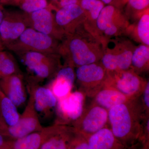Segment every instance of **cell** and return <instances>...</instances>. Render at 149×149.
I'll use <instances>...</instances> for the list:
<instances>
[{
    "mask_svg": "<svg viewBox=\"0 0 149 149\" xmlns=\"http://www.w3.org/2000/svg\"><path fill=\"white\" fill-rule=\"evenodd\" d=\"M104 53L102 43L81 25L60 42L59 55L65 64L74 67L100 61Z\"/></svg>",
    "mask_w": 149,
    "mask_h": 149,
    "instance_id": "6da1fadb",
    "label": "cell"
},
{
    "mask_svg": "<svg viewBox=\"0 0 149 149\" xmlns=\"http://www.w3.org/2000/svg\"><path fill=\"white\" fill-rule=\"evenodd\" d=\"M141 108L136 98H132L108 110L111 130L126 148L137 143L144 133Z\"/></svg>",
    "mask_w": 149,
    "mask_h": 149,
    "instance_id": "7a4b0ae2",
    "label": "cell"
},
{
    "mask_svg": "<svg viewBox=\"0 0 149 149\" xmlns=\"http://www.w3.org/2000/svg\"><path fill=\"white\" fill-rule=\"evenodd\" d=\"M130 24L123 9L105 5L97 19L95 37L104 48L110 39L125 35Z\"/></svg>",
    "mask_w": 149,
    "mask_h": 149,
    "instance_id": "3957f363",
    "label": "cell"
},
{
    "mask_svg": "<svg viewBox=\"0 0 149 149\" xmlns=\"http://www.w3.org/2000/svg\"><path fill=\"white\" fill-rule=\"evenodd\" d=\"M121 37L110 39L104 47L100 61L108 72L130 69L131 58L136 46L131 40Z\"/></svg>",
    "mask_w": 149,
    "mask_h": 149,
    "instance_id": "277c9868",
    "label": "cell"
},
{
    "mask_svg": "<svg viewBox=\"0 0 149 149\" xmlns=\"http://www.w3.org/2000/svg\"><path fill=\"white\" fill-rule=\"evenodd\" d=\"M61 41L31 27L25 29L16 41L6 49L18 55L28 52L59 55Z\"/></svg>",
    "mask_w": 149,
    "mask_h": 149,
    "instance_id": "5b68a950",
    "label": "cell"
},
{
    "mask_svg": "<svg viewBox=\"0 0 149 149\" xmlns=\"http://www.w3.org/2000/svg\"><path fill=\"white\" fill-rule=\"evenodd\" d=\"M22 59L28 71L33 74L28 79L38 81L55 76L61 66V56L58 54L28 52L19 55Z\"/></svg>",
    "mask_w": 149,
    "mask_h": 149,
    "instance_id": "8992f818",
    "label": "cell"
},
{
    "mask_svg": "<svg viewBox=\"0 0 149 149\" xmlns=\"http://www.w3.org/2000/svg\"><path fill=\"white\" fill-rule=\"evenodd\" d=\"M29 97L24 111L20 114L16 124L8 127L6 137L12 140L23 138L30 133L42 130L44 128L41 125L34 104L33 90L28 85Z\"/></svg>",
    "mask_w": 149,
    "mask_h": 149,
    "instance_id": "52a82bcc",
    "label": "cell"
},
{
    "mask_svg": "<svg viewBox=\"0 0 149 149\" xmlns=\"http://www.w3.org/2000/svg\"><path fill=\"white\" fill-rule=\"evenodd\" d=\"M85 96L81 91L70 93L66 97L58 100L56 106L55 124L68 125L78 120L84 112Z\"/></svg>",
    "mask_w": 149,
    "mask_h": 149,
    "instance_id": "ba28073f",
    "label": "cell"
},
{
    "mask_svg": "<svg viewBox=\"0 0 149 149\" xmlns=\"http://www.w3.org/2000/svg\"><path fill=\"white\" fill-rule=\"evenodd\" d=\"M28 27L27 13L22 10H5L4 18L0 24V37L5 49L17 40Z\"/></svg>",
    "mask_w": 149,
    "mask_h": 149,
    "instance_id": "9c48e42d",
    "label": "cell"
},
{
    "mask_svg": "<svg viewBox=\"0 0 149 149\" xmlns=\"http://www.w3.org/2000/svg\"><path fill=\"white\" fill-rule=\"evenodd\" d=\"M108 120V111L96 104L83 113L72 127L76 133L86 138L105 127Z\"/></svg>",
    "mask_w": 149,
    "mask_h": 149,
    "instance_id": "30bf717a",
    "label": "cell"
},
{
    "mask_svg": "<svg viewBox=\"0 0 149 149\" xmlns=\"http://www.w3.org/2000/svg\"><path fill=\"white\" fill-rule=\"evenodd\" d=\"M107 80L115 88L129 98H136L143 91L146 84L144 79L133 70L108 72Z\"/></svg>",
    "mask_w": 149,
    "mask_h": 149,
    "instance_id": "8fae6325",
    "label": "cell"
},
{
    "mask_svg": "<svg viewBox=\"0 0 149 149\" xmlns=\"http://www.w3.org/2000/svg\"><path fill=\"white\" fill-rule=\"evenodd\" d=\"M53 11L49 5L47 8L27 13L29 27L61 41L65 35L56 24Z\"/></svg>",
    "mask_w": 149,
    "mask_h": 149,
    "instance_id": "7c38bea8",
    "label": "cell"
},
{
    "mask_svg": "<svg viewBox=\"0 0 149 149\" xmlns=\"http://www.w3.org/2000/svg\"><path fill=\"white\" fill-rule=\"evenodd\" d=\"M56 24L65 35L72 34L86 20L84 11L80 5H72L57 10L55 12Z\"/></svg>",
    "mask_w": 149,
    "mask_h": 149,
    "instance_id": "4fadbf2b",
    "label": "cell"
},
{
    "mask_svg": "<svg viewBox=\"0 0 149 149\" xmlns=\"http://www.w3.org/2000/svg\"><path fill=\"white\" fill-rule=\"evenodd\" d=\"M64 125L54 123L23 138L11 140L9 149H40L49 138L57 133Z\"/></svg>",
    "mask_w": 149,
    "mask_h": 149,
    "instance_id": "5bb4252c",
    "label": "cell"
},
{
    "mask_svg": "<svg viewBox=\"0 0 149 149\" xmlns=\"http://www.w3.org/2000/svg\"><path fill=\"white\" fill-rule=\"evenodd\" d=\"M99 63L77 67L75 76L81 86L93 88L98 87L105 83L108 72L101 63Z\"/></svg>",
    "mask_w": 149,
    "mask_h": 149,
    "instance_id": "9a60e30c",
    "label": "cell"
},
{
    "mask_svg": "<svg viewBox=\"0 0 149 149\" xmlns=\"http://www.w3.org/2000/svg\"><path fill=\"white\" fill-rule=\"evenodd\" d=\"M22 73L14 74L0 79V88L17 107L22 106L27 94Z\"/></svg>",
    "mask_w": 149,
    "mask_h": 149,
    "instance_id": "2e32d148",
    "label": "cell"
},
{
    "mask_svg": "<svg viewBox=\"0 0 149 149\" xmlns=\"http://www.w3.org/2000/svg\"><path fill=\"white\" fill-rule=\"evenodd\" d=\"M75 77L74 67L65 64L58 70L54 79L47 87L57 100H60L71 93Z\"/></svg>",
    "mask_w": 149,
    "mask_h": 149,
    "instance_id": "e0dca14e",
    "label": "cell"
},
{
    "mask_svg": "<svg viewBox=\"0 0 149 149\" xmlns=\"http://www.w3.org/2000/svg\"><path fill=\"white\" fill-rule=\"evenodd\" d=\"M27 81L33 89L34 104L38 116L41 114L48 117L56 107L57 100L47 87L39 86L38 83L28 79Z\"/></svg>",
    "mask_w": 149,
    "mask_h": 149,
    "instance_id": "ac0fdd59",
    "label": "cell"
},
{
    "mask_svg": "<svg viewBox=\"0 0 149 149\" xmlns=\"http://www.w3.org/2000/svg\"><path fill=\"white\" fill-rule=\"evenodd\" d=\"M91 149H126L115 137L111 129L104 127L85 138Z\"/></svg>",
    "mask_w": 149,
    "mask_h": 149,
    "instance_id": "d6986e66",
    "label": "cell"
},
{
    "mask_svg": "<svg viewBox=\"0 0 149 149\" xmlns=\"http://www.w3.org/2000/svg\"><path fill=\"white\" fill-rule=\"evenodd\" d=\"M125 35L140 44L149 46V9L130 23Z\"/></svg>",
    "mask_w": 149,
    "mask_h": 149,
    "instance_id": "ffe728a7",
    "label": "cell"
},
{
    "mask_svg": "<svg viewBox=\"0 0 149 149\" xmlns=\"http://www.w3.org/2000/svg\"><path fill=\"white\" fill-rule=\"evenodd\" d=\"M80 5L86 17L83 26L95 37L96 21L105 5L100 0H80Z\"/></svg>",
    "mask_w": 149,
    "mask_h": 149,
    "instance_id": "44dd1931",
    "label": "cell"
},
{
    "mask_svg": "<svg viewBox=\"0 0 149 149\" xmlns=\"http://www.w3.org/2000/svg\"><path fill=\"white\" fill-rule=\"evenodd\" d=\"M75 134L73 127L64 125L49 138L40 149H70Z\"/></svg>",
    "mask_w": 149,
    "mask_h": 149,
    "instance_id": "7402d4cb",
    "label": "cell"
},
{
    "mask_svg": "<svg viewBox=\"0 0 149 149\" xmlns=\"http://www.w3.org/2000/svg\"><path fill=\"white\" fill-rule=\"evenodd\" d=\"M132 98L128 97L114 88H107L99 91L96 95L97 104L107 110L117 105L125 102Z\"/></svg>",
    "mask_w": 149,
    "mask_h": 149,
    "instance_id": "603a6c76",
    "label": "cell"
},
{
    "mask_svg": "<svg viewBox=\"0 0 149 149\" xmlns=\"http://www.w3.org/2000/svg\"><path fill=\"white\" fill-rule=\"evenodd\" d=\"M20 116L16 106L0 88V119L9 127L16 124Z\"/></svg>",
    "mask_w": 149,
    "mask_h": 149,
    "instance_id": "cb8c5ba5",
    "label": "cell"
},
{
    "mask_svg": "<svg viewBox=\"0 0 149 149\" xmlns=\"http://www.w3.org/2000/svg\"><path fill=\"white\" fill-rule=\"evenodd\" d=\"M149 67V46L140 44L133 51L130 68L139 74L148 71Z\"/></svg>",
    "mask_w": 149,
    "mask_h": 149,
    "instance_id": "d4e9b609",
    "label": "cell"
},
{
    "mask_svg": "<svg viewBox=\"0 0 149 149\" xmlns=\"http://www.w3.org/2000/svg\"><path fill=\"white\" fill-rule=\"evenodd\" d=\"M149 9V0H126L123 10L128 20L134 22Z\"/></svg>",
    "mask_w": 149,
    "mask_h": 149,
    "instance_id": "484cf974",
    "label": "cell"
},
{
    "mask_svg": "<svg viewBox=\"0 0 149 149\" xmlns=\"http://www.w3.org/2000/svg\"><path fill=\"white\" fill-rule=\"evenodd\" d=\"M0 79L3 77L22 73L13 55L5 51H0Z\"/></svg>",
    "mask_w": 149,
    "mask_h": 149,
    "instance_id": "4316f807",
    "label": "cell"
},
{
    "mask_svg": "<svg viewBox=\"0 0 149 149\" xmlns=\"http://www.w3.org/2000/svg\"><path fill=\"white\" fill-rule=\"evenodd\" d=\"M49 3L47 0H21L17 6L22 11L27 13H32L42 9L47 8Z\"/></svg>",
    "mask_w": 149,
    "mask_h": 149,
    "instance_id": "83f0119b",
    "label": "cell"
},
{
    "mask_svg": "<svg viewBox=\"0 0 149 149\" xmlns=\"http://www.w3.org/2000/svg\"><path fill=\"white\" fill-rule=\"evenodd\" d=\"M75 133V136L71 143L70 149H91L85 137L79 133L76 132Z\"/></svg>",
    "mask_w": 149,
    "mask_h": 149,
    "instance_id": "f1b7e54d",
    "label": "cell"
},
{
    "mask_svg": "<svg viewBox=\"0 0 149 149\" xmlns=\"http://www.w3.org/2000/svg\"><path fill=\"white\" fill-rule=\"evenodd\" d=\"M80 0H58L52 3H49L55 10L67 6L74 4L80 5Z\"/></svg>",
    "mask_w": 149,
    "mask_h": 149,
    "instance_id": "f546056e",
    "label": "cell"
},
{
    "mask_svg": "<svg viewBox=\"0 0 149 149\" xmlns=\"http://www.w3.org/2000/svg\"><path fill=\"white\" fill-rule=\"evenodd\" d=\"M105 5H111L123 9L124 4L123 0H100Z\"/></svg>",
    "mask_w": 149,
    "mask_h": 149,
    "instance_id": "4dcf8cb0",
    "label": "cell"
},
{
    "mask_svg": "<svg viewBox=\"0 0 149 149\" xmlns=\"http://www.w3.org/2000/svg\"><path fill=\"white\" fill-rule=\"evenodd\" d=\"M11 140L0 133V149H9Z\"/></svg>",
    "mask_w": 149,
    "mask_h": 149,
    "instance_id": "1f68e13d",
    "label": "cell"
},
{
    "mask_svg": "<svg viewBox=\"0 0 149 149\" xmlns=\"http://www.w3.org/2000/svg\"><path fill=\"white\" fill-rule=\"evenodd\" d=\"M143 100L145 106L148 109L149 107V82H147L143 90Z\"/></svg>",
    "mask_w": 149,
    "mask_h": 149,
    "instance_id": "d6a6232c",
    "label": "cell"
},
{
    "mask_svg": "<svg viewBox=\"0 0 149 149\" xmlns=\"http://www.w3.org/2000/svg\"><path fill=\"white\" fill-rule=\"evenodd\" d=\"M8 125L3 122V120L0 119V133L4 136H6L7 131Z\"/></svg>",
    "mask_w": 149,
    "mask_h": 149,
    "instance_id": "836d02e7",
    "label": "cell"
},
{
    "mask_svg": "<svg viewBox=\"0 0 149 149\" xmlns=\"http://www.w3.org/2000/svg\"><path fill=\"white\" fill-rule=\"evenodd\" d=\"M15 0H0V3L3 6L13 5Z\"/></svg>",
    "mask_w": 149,
    "mask_h": 149,
    "instance_id": "e575fe53",
    "label": "cell"
},
{
    "mask_svg": "<svg viewBox=\"0 0 149 149\" xmlns=\"http://www.w3.org/2000/svg\"><path fill=\"white\" fill-rule=\"evenodd\" d=\"M5 11L3 6L0 3V24L1 23L4 16Z\"/></svg>",
    "mask_w": 149,
    "mask_h": 149,
    "instance_id": "d590c367",
    "label": "cell"
},
{
    "mask_svg": "<svg viewBox=\"0 0 149 149\" xmlns=\"http://www.w3.org/2000/svg\"><path fill=\"white\" fill-rule=\"evenodd\" d=\"M127 149H143L142 145L139 142L133 145L132 146L127 148Z\"/></svg>",
    "mask_w": 149,
    "mask_h": 149,
    "instance_id": "8d00e7d4",
    "label": "cell"
},
{
    "mask_svg": "<svg viewBox=\"0 0 149 149\" xmlns=\"http://www.w3.org/2000/svg\"><path fill=\"white\" fill-rule=\"evenodd\" d=\"M5 49V48L3 45L2 42L1 37H0V51L4 50Z\"/></svg>",
    "mask_w": 149,
    "mask_h": 149,
    "instance_id": "74e56055",
    "label": "cell"
},
{
    "mask_svg": "<svg viewBox=\"0 0 149 149\" xmlns=\"http://www.w3.org/2000/svg\"><path fill=\"white\" fill-rule=\"evenodd\" d=\"M21 0H15V1L13 5L17 6L18 4V3Z\"/></svg>",
    "mask_w": 149,
    "mask_h": 149,
    "instance_id": "f35d334b",
    "label": "cell"
},
{
    "mask_svg": "<svg viewBox=\"0 0 149 149\" xmlns=\"http://www.w3.org/2000/svg\"><path fill=\"white\" fill-rule=\"evenodd\" d=\"M58 1V0H50V3L54 2L56 1Z\"/></svg>",
    "mask_w": 149,
    "mask_h": 149,
    "instance_id": "ab89813d",
    "label": "cell"
},
{
    "mask_svg": "<svg viewBox=\"0 0 149 149\" xmlns=\"http://www.w3.org/2000/svg\"><path fill=\"white\" fill-rule=\"evenodd\" d=\"M123 3H124V6H125V2H126V0H123Z\"/></svg>",
    "mask_w": 149,
    "mask_h": 149,
    "instance_id": "60d3db41",
    "label": "cell"
},
{
    "mask_svg": "<svg viewBox=\"0 0 149 149\" xmlns=\"http://www.w3.org/2000/svg\"><path fill=\"white\" fill-rule=\"evenodd\" d=\"M0 69H1V59H0Z\"/></svg>",
    "mask_w": 149,
    "mask_h": 149,
    "instance_id": "b9f144b4",
    "label": "cell"
},
{
    "mask_svg": "<svg viewBox=\"0 0 149 149\" xmlns=\"http://www.w3.org/2000/svg\"></svg>",
    "mask_w": 149,
    "mask_h": 149,
    "instance_id": "7bdbcfd3",
    "label": "cell"
}]
</instances>
